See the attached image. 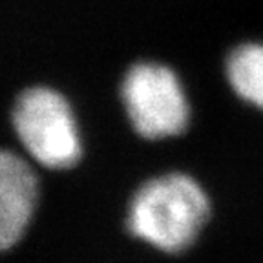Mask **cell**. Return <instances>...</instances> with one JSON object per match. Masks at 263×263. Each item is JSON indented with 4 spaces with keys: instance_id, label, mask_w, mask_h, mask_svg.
<instances>
[{
    "instance_id": "1",
    "label": "cell",
    "mask_w": 263,
    "mask_h": 263,
    "mask_svg": "<svg viewBox=\"0 0 263 263\" xmlns=\"http://www.w3.org/2000/svg\"><path fill=\"white\" fill-rule=\"evenodd\" d=\"M210 214L206 192L186 174L146 181L132 197L128 227L137 238L164 252L186 251Z\"/></svg>"
},
{
    "instance_id": "2",
    "label": "cell",
    "mask_w": 263,
    "mask_h": 263,
    "mask_svg": "<svg viewBox=\"0 0 263 263\" xmlns=\"http://www.w3.org/2000/svg\"><path fill=\"white\" fill-rule=\"evenodd\" d=\"M13 126L26 152L42 166L62 170L81 159V137L71 108L51 88L26 90L13 110Z\"/></svg>"
},
{
    "instance_id": "3",
    "label": "cell",
    "mask_w": 263,
    "mask_h": 263,
    "mask_svg": "<svg viewBox=\"0 0 263 263\" xmlns=\"http://www.w3.org/2000/svg\"><path fill=\"white\" fill-rule=\"evenodd\" d=\"M123 103L132 124L146 139L179 136L190 119L189 99L170 68L141 62L123 81Z\"/></svg>"
},
{
    "instance_id": "4",
    "label": "cell",
    "mask_w": 263,
    "mask_h": 263,
    "mask_svg": "<svg viewBox=\"0 0 263 263\" xmlns=\"http://www.w3.org/2000/svg\"><path fill=\"white\" fill-rule=\"evenodd\" d=\"M39 197L35 172L22 157L0 150V252L24 236Z\"/></svg>"
},
{
    "instance_id": "5",
    "label": "cell",
    "mask_w": 263,
    "mask_h": 263,
    "mask_svg": "<svg viewBox=\"0 0 263 263\" xmlns=\"http://www.w3.org/2000/svg\"><path fill=\"white\" fill-rule=\"evenodd\" d=\"M225 71L234 93L263 110V42H245L232 49Z\"/></svg>"
}]
</instances>
